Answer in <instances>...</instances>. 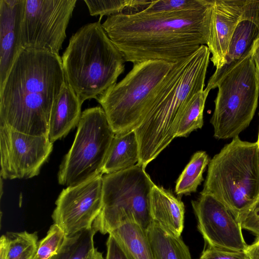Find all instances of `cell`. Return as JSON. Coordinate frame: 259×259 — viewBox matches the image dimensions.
Masks as SVG:
<instances>
[{"instance_id":"obj_1","label":"cell","mask_w":259,"mask_h":259,"mask_svg":"<svg viewBox=\"0 0 259 259\" xmlns=\"http://www.w3.org/2000/svg\"><path fill=\"white\" fill-rule=\"evenodd\" d=\"M212 0L200 8L108 16L102 26L126 62L176 63L207 45Z\"/></svg>"},{"instance_id":"obj_2","label":"cell","mask_w":259,"mask_h":259,"mask_svg":"<svg viewBox=\"0 0 259 259\" xmlns=\"http://www.w3.org/2000/svg\"><path fill=\"white\" fill-rule=\"evenodd\" d=\"M66 84L59 55L23 48L0 87V125L48 137L52 108Z\"/></svg>"},{"instance_id":"obj_3","label":"cell","mask_w":259,"mask_h":259,"mask_svg":"<svg viewBox=\"0 0 259 259\" xmlns=\"http://www.w3.org/2000/svg\"><path fill=\"white\" fill-rule=\"evenodd\" d=\"M210 54L207 46L201 45L174 63L145 118L134 131L139 147L138 164L145 168L176 138L184 106L195 94L204 89Z\"/></svg>"},{"instance_id":"obj_4","label":"cell","mask_w":259,"mask_h":259,"mask_svg":"<svg viewBox=\"0 0 259 259\" xmlns=\"http://www.w3.org/2000/svg\"><path fill=\"white\" fill-rule=\"evenodd\" d=\"M61 59L67 83L83 102L97 100L115 84L126 62L99 20L71 36Z\"/></svg>"},{"instance_id":"obj_5","label":"cell","mask_w":259,"mask_h":259,"mask_svg":"<svg viewBox=\"0 0 259 259\" xmlns=\"http://www.w3.org/2000/svg\"><path fill=\"white\" fill-rule=\"evenodd\" d=\"M200 194L215 197L240 223L259 200L257 142L232 139L209 161Z\"/></svg>"},{"instance_id":"obj_6","label":"cell","mask_w":259,"mask_h":259,"mask_svg":"<svg viewBox=\"0 0 259 259\" xmlns=\"http://www.w3.org/2000/svg\"><path fill=\"white\" fill-rule=\"evenodd\" d=\"M218 88L210 122L214 137L233 139L248 126L255 112L259 97L251 49L239 59L215 69L204 89Z\"/></svg>"},{"instance_id":"obj_7","label":"cell","mask_w":259,"mask_h":259,"mask_svg":"<svg viewBox=\"0 0 259 259\" xmlns=\"http://www.w3.org/2000/svg\"><path fill=\"white\" fill-rule=\"evenodd\" d=\"M174 63L149 60L134 64L122 80L97 99L115 135L135 131L141 123Z\"/></svg>"},{"instance_id":"obj_8","label":"cell","mask_w":259,"mask_h":259,"mask_svg":"<svg viewBox=\"0 0 259 259\" xmlns=\"http://www.w3.org/2000/svg\"><path fill=\"white\" fill-rule=\"evenodd\" d=\"M155 184L142 165L103 176V206L92 228L109 234L121 225L133 222L147 229L152 222L150 197Z\"/></svg>"},{"instance_id":"obj_9","label":"cell","mask_w":259,"mask_h":259,"mask_svg":"<svg viewBox=\"0 0 259 259\" xmlns=\"http://www.w3.org/2000/svg\"><path fill=\"white\" fill-rule=\"evenodd\" d=\"M114 136L101 107L84 110L72 145L60 166L59 183L66 187L73 186L102 175Z\"/></svg>"},{"instance_id":"obj_10","label":"cell","mask_w":259,"mask_h":259,"mask_svg":"<svg viewBox=\"0 0 259 259\" xmlns=\"http://www.w3.org/2000/svg\"><path fill=\"white\" fill-rule=\"evenodd\" d=\"M76 0H26L21 29L23 48L59 55Z\"/></svg>"},{"instance_id":"obj_11","label":"cell","mask_w":259,"mask_h":259,"mask_svg":"<svg viewBox=\"0 0 259 259\" xmlns=\"http://www.w3.org/2000/svg\"><path fill=\"white\" fill-rule=\"evenodd\" d=\"M53 144L48 137L31 136L0 125L1 178L29 179L38 175Z\"/></svg>"},{"instance_id":"obj_12","label":"cell","mask_w":259,"mask_h":259,"mask_svg":"<svg viewBox=\"0 0 259 259\" xmlns=\"http://www.w3.org/2000/svg\"><path fill=\"white\" fill-rule=\"evenodd\" d=\"M103 176L64 189L56 201L52 215L67 237L92 228L103 206Z\"/></svg>"},{"instance_id":"obj_13","label":"cell","mask_w":259,"mask_h":259,"mask_svg":"<svg viewBox=\"0 0 259 259\" xmlns=\"http://www.w3.org/2000/svg\"><path fill=\"white\" fill-rule=\"evenodd\" d=\"M192 205L197 228L208 246L230 250H245L241 224L221 201L209 194H201Z\"/></svg>"},{"instance_id":"obj_14","label":"cell","mask_w":259,"mask_h":259,"mask_svg":"<svg viewBox=\"0 0 259 259\" xmlns=\"http://www.w3.org/2000/svg\"><path fill=\"white\" fill-rule=\"evenodd\" d=\"M249 0H212L210 35L207 46L216 69L225 64L230 44Z\"/></svg>"},{"instance_id":"obj_15","label":"cell","mask_w":259,"mask_h":259,"mask_svg":"<svg viewBox=\"0 0 259 259\" xmlns=\"http://www.w3.org/2000/svg\"><path fill=\"white\" fill-rule=\"evenodd\" d=\"M26 0H0V87L23 49L21 29Z\"/></svg>"},{"instance_id":"obj_16","label":"cell","mask_w":259,"mask_h":259,"mask_svg":"<svg viewBox=\"0 0 259 259\" xmlns=\"http://www.w3.org/2000/svg\"><path fill=\"white\" fill-rule=\"evenodd\" d=\"M150 212L152 221L168 233L181 236L184 229L185 206L180 198L154 184L150 197Z\"/></svg>"},{"instance_id":"obj_17","label":"cell","mask_w":259,"mask_h":259,"mask_svg":"<svg viewBox=\"0 0 259 259\" xmlns=\"http://www.w3.org/2000/svg\"><path fill=\"white\" fill-rule=\"evenodd\" d=\"M83 102L67 83L55 99L51 110L48 138L53 143L66 136L79 121Z\"/></svg>"},{"instance_id":"obj_18","label":"cell","mask_w":259,"mask_h":259,"mask_svg":"<svg viewBox=\"0 0 259 259\" xmlns=\"http://www.w3.org/2000/svg\"><path fill=\"white\" fill-rule=\"evenodd\" d=\"M259 38V0H249L233 34L225 64L241 58Z\"/></svg>"},{"instance_id":"obj_19","label":"cell","mask_w":259,"mask_h":259,"mask_svg":"<svg viewBox=\"0 0 259 259\" xmlns=\"http://www.w3.org/2000/svg\"><path fill=\"white\" fill-rule=\"evenodd\" d=\"M139 161V147L134 131L115 135L102 168L101 174H110L129 168Z\"/></svg>"},{"instance_id":"obj_20","label":"cell","mask_w":259,"mask_h":259,"mask_svg":"<svg viewBox=\"0 0 259 259\" xmlns=\"http://www.w3.org/2000/svg\"><path fill=\"white\" fill-rule=\"evenodd\" d=\"M109 234L114 238L127 259H154L147 229L138 224L124 223Z\"/></svg>"},{"instance_id":"obj_21","label":"cell","mask_w":259,"mask_h":259,"mask_svg":"<svg viewBox=\"0 0 259 259\" xmlns=\"http://www.w3.org/2000/svg\"><path fill=\"white\" fill-rule=\"evenodd\" d=\"M154 259H192L181 236L171 235L152 221L147 228Z\"/></svg>"},{"instance_id":"obj_22","label":"cell","mask_w":259,"mask_h":259,"mask_svg":"<svg viewBox=\"0 0 259 259\" xmlns=\"http://www.w3.org/2000/svg\"><path fill=\"white\" fill-rule=\"evenodd\" d=\"M36 232H8L0 239L1 259H33L37 245Z\"/></svg>"},{"instance_id":"obj_23","label":"cell","mask_w":259,"mask_h":259,"mask_svg":"<svg viewBox=\"0 0 259 259\" xmlns=\"http://www.w3.org/2000/svg\"><path fill=\"white\" fill-rule=\"evenodd\" d=\"M209 92L204 89L195 94L184 106L178 125L176 137H186L203 125V111Z\"/></svg>"},{"instance_id":"obj_24","label":"cell","mask_w":259,"mask_h":259,"mask_svg":"<svg viewBox=\"0 0 259 259\" xmlns=\"http://www.w3.org/2000/svg\"><path fill=\"white\" fill-rule=\"evenodd\" d=\"M209 161L205 151L195 153L177 180L175 187L176 194L187 195L195 192L203 181V173Z\"/></svg>"},{"instance_id":"obj_25","label":"cell","mask_w":259,"mask_h":259,"mask_svg":"<svg viewBox=\"0 0 259 259\" xmlns=\"http://www.w3.org/2000/svg\"><path fill=\"white\" fill-rule=\"evenodd\" d=\"M96 233L92 228L66 237L59 251L50 259H89L96 249Z\"/></svg>"},{"instance_id":"obj_26","label":"cell","mask_w":259,"mask_h":259,"mask_svg":"<svg viewBox=\"0 0 259 259\" xmlns=\"http://www.w3.org/2000/svg\"><path fill=\"white\" fill-rule=\"evenodd\" d=\"M92 16H104L118 14H131L146 9L153 1L146 0H84Z\"/></svg>"},{"instance_id":"obj_27","label":"cell","mask_w":259,"mask_h":259,"mask_svg":"<svg viewBox=\"0 0 259 259\" xmlns=\"http://www.w3.org/2000/svg\"><path fill=\"white\" fill-rule=\"evenodd\" d=\"M66 237L62 229L54 223L46 236L38 242L33 259H50L59 251Z\"/></svg>"},{"instance_id":"obj_28","label":"cell","mask_w":259,"mask_h":259,"mask_svg":"<svg viewBox=\"0 0 259 259\" xmlns=\"http://www.w3.org/2000/svg\"><path fill=\"white\" fill-rule=\"evenodd\" d=\"M208 0H156L143 12L153 13L162 12H175L201 8L207 4Z\"/></svg>"},{"instance_id":"obj_29","label":"cell","mask_w":259,"mask_h":259,"mask_svg":"<svg viewBox=\"0 0 259 259\" xmlns=\"http://www.w3.org/2000/svg\"><path fill=\"white\" fill-rule=\"evenodd\" d=\"M198 259H248L245 250L221 249L207 245Z\"/></svg>"},{"instance_id":"obj_30","label":"cell","mask_w":259,"mask_h":259,"mask_svg":"<svg viewBox=\"0 0 259 259\" xmlns=\"http://www.w3.org/2000/svg\"><path fill=\"white\" fill-rule=\"evenodd\" d=\"M242 229L248 230L259 236V200L240 222Z\"/></svg>"},{"instance_id":"obj_31","label":"cell","mask_w":259,"mask_h":259,"mask_svg":"<svg viewBox=\"0 0 259 259\" xmlns=\"http://www.w3.org/2000/svg\"><path fill=\"white\" fill-rule=\"evenodd\" d=\"M105 259H127L114 238L109 234Z\"/></svg>"},{"instance_id":"obj_32","label":"cell","mask_w":259,"mask_h":259,"mask_svg":"<svg viewBox=\"0 0 259 259\" xmlns=\"http://www.w3.org/2000/svg\"><path fill=\"white\" fill-rule=\"evenodd\" d=\"M248 259H259V236L251 245H248L245 250Z\"/></svg>"},{"instance_id":"obj_33","label":"cell","mask_w":259,"mask_h":259,"mask_svg":"<svg viewBox=\"0 0 259 259\" xmlns=\"http://www.w3.org/2000/svg\"><path fill=\"white\" fill-rule=\"evenodd\" d=\"M252 58L256 71V78L259 84V38L253 43L251 48Z\"/></svg>"},{"instance_id":"obj_34","label":"cell","mask_w":259,"mask_h":259,"mask_svg":"<svg viewBox=\"0 0 259 259\" xmlns=\"http://www.w3.org/2000/svg\"><path fill=\"white\" fill-rule=\"evenodd\" d=\"M89 259H104L102 253L96 248Z\"/></svg>"},{"instance_id":"obj_35","label":"cell","mask_w":259,"mask_h":259,"mask_svg":"<svg viewBox=\"0 0 259 259\" xmlns=\"http://www.w3.org/2000/svg\"><path fill=\"white\" fill-rule=\"evenodd\" d=\"M258 116H259V112H258ZM256 142L257 144L258 149V151H259V128H258L257 140Z\"/></svg>"}]
</instances>
